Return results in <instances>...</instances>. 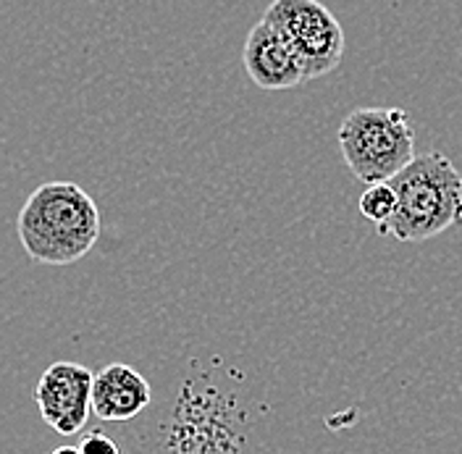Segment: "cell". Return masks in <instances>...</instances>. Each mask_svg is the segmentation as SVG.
<instances>
[{
    "label": "cell",
    "instance_id": "277c9868",
    "mask_svg": "<svg viewBox=\"0 0 462 454\" xmlns=\"http://www.w3.org/2000/svg\"><path fill=\"white\" fill-rule=\"evenodd\" d=\"M297 53L308 82L331 74L345 56V29L320 0H273L263 14Z\"/></svg>",
    "mask_w": 462,
    "mask_h": 454
},
{
    "label": "cell",
    "instance_id": "ba28073f",
    "mask_svg": "<svg viewBox=\"0 0 462 454\" xmlns=\"http://www.w3.org/2000/svg\"><path fill=\"white\" fill-rule=\"evenodd\" d=\"M360 213L363 218H368L375 224L378 234H389V224L397 213V192L392 187V181H375L368 184V190L360 195Z\"/></svg>",
    "mask_w": 462,
    "mask_h": 454
},
{
    "label": "cell",
    "instance_id": "7a4b0ae2",
    "mask_svg": "<svg viewBox=\"0 0 462 454\" xmlns=\"http://www.w3.org/2000/svg\"><path fill=\"white\" fill-rule=\"evenodd\" d=\"M397 213L389 234L400 242H426L462 227V173L441 153L415 155L394 179Z\"/></svg>",
    "mask_w": 462,
    "mask_h": 454
},
{
    "label": "cell",
    "instance_id": "8992f818",
    "mask_svg": "<svg viewBox=\"0 0 462 454\" xmlns=\"http://www.w3.org/2000/svg\"><path fill=\"white\" fill-rule=\"evenodd\" d=\"M242 63L250 79L268 92L276 89H291V87L308 82L305 69L297 53L291 51L284 34L273 27L265 16L255 27L250 29L242 51Z\"/></svg>",
    "mask_w": 462,
    "mask_h": 454
},
{
    "label": "cell",
    "instance_id": "30bf717a",
    "mask_svg": "<svg viewBox=\"0 0 462 454\" xmlns=\"http://www.w3.org/2000/svg\"><path fill=\"white\" fill-rule=\"evenodd\" d=\"M51 454H82V449H79V447H69V444H63V447H58V449H53Z\"/></svg>",
    "mask_w": 462,
    "mask_h": 454
},
{
    "label": "cell",
    "instance_id": "6da1fadb",
    "mask_svg": "<svg viewBox=\"0 0 462 454\" xmlns=\"http://www.w3.org/2000/svg\"><path fill=\"white\" fill-rule=\"evenodd\" d=\"M16 234L34 263L71 265L97 245V202L74 181L40 184L19 210Z\"/></svg>",
    "mask_w": 462,
    "mask_h": 454
},
{
    "label": "cell",
    "instance_id": "52a82bcc",
    "mask_svg": "<svg viewBox=\"0 0 462 454\" xmlns=\"http://www.w3.org/2000/svg\"><path fill=\"white\" fill-rule=\"evenodd\" d=\"M152 402V389L140 370L111 363L92 378V412L108 423H126Z\"/></svg>",
    "mask_w": 462,
    "mask_h": 454
},
{
    "label": "cell",
    "instance_id": "9c48e42d",
    "mask_svg": "<svg viewBox=\"0 0 462 454\" xmlns=\"http://www.w3.org/2000/svg\"><path fill=\"white\" fill-rule=\"evenodd\" d=\"M79 449H82V454H121V449H118V444H116L114 439L108 433L97 431V428L87 431L85 436H82Z\"/></svg>",
    "mask_w": 462,
    "mask_h": 454
},
{
    "label": "cell",
    "instance_id": "3957f363",
    "mask_svg": "<svg viewBox=\"0 0 462 454\" xmlns=\"http://www.w3.org/2000/svg\"><path fill=\"white\" fill-rule=\"evenodd\" d=\"M337 137L345 166L363 184L392 181L415 158V126L404 108H355Z\"/></svg>",
    "mask_w": 462,
    "mask_h": 454
},
{
    "label": "cell",
    "instance_id": "5b68a950",
    "mask_svg": "<svg viewBox=\"0 0 462 454\" xmlns=\"http://www.w3.org/2000/svg\"><path fill=\"white\" fill-rule=\"evenodd\" d=\"M92 378L95 373L79 363L58 360L42 370L34 402L48 426L60 436H74L87 426L92 410Z\"/></svg>",
    "mask_w": 462,
    "mask_h": 454
}]
</instances>
